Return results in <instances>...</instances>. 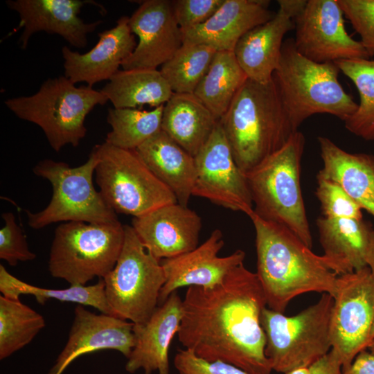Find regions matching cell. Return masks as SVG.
Here are the masks:
<instances>
[{
    "label": "cell",
    "instance_id": "1",
    "mask_svg": "<svg viewBox=\"0 0 374 374\" xmlns=\"http://www.w3.org/2000/svg\"><path fill=\"white\" fill-rule=\"evenodd\" d=\"M267 301L256 273L242 263L213 287L190 286L177 332L185 349L249 374H271L260 323Z\"/></svg>",
    "mask_w": 374,
    "mask_h": 374
},
{
    "label": "cell",
    "instance_id": "2",
    "mask_svg": "<svg viewBox=\"0 0 374 374\" xmlns=\"http://www.w3.org/2000/svg\"><path fill=\"white\" fill-rule=\"evenodd\" d=\"M250 218L256 231V274L269 309L283 313L293 299L308 292L335 297L339 276L322 256L286 228L254 213Z\"/></svg>",
    "mask_w": 374,
    "mask_h": 374
},
{
    "label": "cell",
    "instance_id": "3",
    "mask_svg": "<svg viewBox=\"0 0 374 374\" xmlns=\"http://www.w3.org/2000/svg\"><path fill=\"white\" fill-rule=\"evenodd\" d=\"M219 123L233 158L245 175L296 133L273 78L267 84L247 79Z\"/></svg>",
    "mask_w": 374,
    "mask_h": 374
},
{
    "label": "cell",
    "instance_id": "4",
    "mask_svg": "<svg viewBox=\"0 0 374 374\" xmlns=\"http://www.w3.org/2000/svg\"><path fill=\"white\" fill-rule=\"evenodd\" d=\"M305 139L299 131L280 150L245 174L254 213L283 226L312 248V237L301 188Z\"/></svg>",
    "mask_w": 374,
    "mask_h": 374
},
{
    "label": "cell",
    "instance_id": "5",
    "mask_svg": "<svg viewBox=\"0 0 374 374\" xmlns=\"http://www.w3.org/2000/svg\"><path fill=\"white\" fill-rule=\"evenodd\" d=\"M339 72L335 62L318 63L303 56L293 39L284 41L273 78L296 130L314 114H330L344 122L356 111L358 104L340 84Z\"/></svg>",
    "mask_w": 374,
    "mask_h": 374
},
{
    "label": "cell",
    "instance_id": "6",
    "mask_svg": "<svg viewBox=\"0 0 374 374\" xmlns=\"http://www.w3.org/2000/svg\"><path fill=\"white\" fill-rule=\"evenodd\" d=\"M107 101L100 90L77 87L62 75L48 78L33 95L10 98L4 104L19 118L39 126L51 148L59 152L67 145L80 144L87 132V116Z\"/></svg>",
    "mask_w": 374,
    "mask_h": 374
},
{
    "label": "cell",
    "instance_id": "7",
    "mask_svg": "<svg viewBox=\"0 0 374 374\" xmlns=\"http://www.w3.org/2000/svg\"><path fill=\"white\" fill-rule=\"evenodd\" d=\"M333 304L334 298L324 293L316 303L292 317L267 307L262 310L265 355L273 371L287 374L308 368L331 350Z\"/></svg>",
    "mask_w": 374,
    "mask_h": 374
},
{
    "label": "cell",
    "instance_id": "8",
    "mask_svg": "<svg viewBox=\"0 0 374 374\" xmlns=\"http://www.w3.org/2000/svg\"><path fill=\"white\" fill-rule=\"evenodd\" d=\"M125 229L119 221L107 224L68 222L55 230L48 270L70 285L103 278L114 267L123 248Z\"/></svg>",
    "mask_w": 374,
    "mask_h": 374
},
{
    "label": "cell",
    "instance_id": "9",
    "mask_svg": "<svg viewBox=\"0 0 374 374\" xmlns=\"http://www.w3.org/2000/svg\"><path fill=\"white\" fill-rule=\"evenodd\" d=\"M98 163L93 149L87 161L75 168L49 159L38 162L33 171L51 183L53 194L43 210L37 213L26 211L29 226L40 229L59 222L107 224L118 221L116 213L93 185Z\"/></svg>",
    "mask_w": 374,
    "mask_h": 374
},
{
    "label": "cell",
    "instance_id": "10",
    "mask_svg": "<svg viewBox=\"0 0 374 374\" xmlns=\"http://www.w3.org/2000/svg\"><path fill=\"white\" fill-rule=\"evenodd\" d=\"M93 150L98 158L95 176L99 192L116 213L139 217L177 202L136 150L123 149L106 142Z\"/></svg>",
    "mask_w": 374,
    "mask_h": 374
},
{
    "label": "cell",
    "instance_id": "11",
    "mask_svg": "<svg viewBox=\"0 0 374 374\" xmlns=\"http://www.w3.org/2000/svg\"><path fill=\"white\" fill-rule=\"evenodd\" d=\"M122 250L103 278L107 301L115 317L144 324L159 305L166 275L161 260L143 245L132 226L124 225Z\"/></svg>",
    "mask_w": 374,
    "mask_h": 374
},
{
    "label": "cell",
    "instance_id": "12",
    "mask_svg": "<svg viewBox=\"0 0 374 374\" xmlns=\"http://www.w3.org/2000/svg\"><path fill=\"white\" fill-rule=\"evenodd\" d=\"M374 278L367 266L338 276L330 320L332 348L342 371L372 343Z\"/></svg>",
    "mask_w": 374,
    "mask_h": 374
},
{
    "label": "cell",
    "instance_id": "13",
    "mask_svg": "<svg viewBox=\"0 0 374 374\" xmlns=\"http://www.w3.org/2000/svg\"><path fill=\"white\" fill-rule=\"evenodd\" d=\"M338 0H308L294 19L297 51L318 63L370 58L359 41L346 32Z\"/></svg>",
    "mask_w": 374,
    "mask_h": 374
},
{
    "label": "cell",
    "instance_id": "14",
    "mask_svg": "<svg viewBox=\"0 0 374 374\" xmlns=\"http://www.w3.org/2000/svg\"><path fill=\"white\" fill-rule=\"evenodd\" d=\"M197 176L193 196L249 217L253 204L245 175L240 170L218 122L210 138L195 157Z\"/></svg>",
    "mask_w": 374,
    "mask_h": 374
},
{
    "label": "cell",
    "instance_id": "15",
    "mask_svg": "<svg viewBox=\"0 0 374 374\" xmlns=\"http://www.w3.org/2000/svg\"><path fill=\"white\" fill-rule=\"evenodd\" d=\"M138 42L123 62L124 70L158 69L183 45V33L175 19L172 1L145 0L129 17Z\"/></svg>",
    "mask_w": 374,
    "mask_h": 374
},
{
    "label": "cell",
    "instance_id": "16",
    "mask_svg": "<svg viewBox=\"0 0 374 374\" xmlns=\"http://www.w3.org/2000/svg\"><path fill=\"white\" fill-rule=\"evenodd\" d=\"M224 244L222 233L217 229L193 250L161 260L166 282L160 292L159 305L181 287H213L221 283L235 267L244 262L245 253L240 249L226 256H218Z\"/></svg>",
    "mask_w": 374,
    "mask_h": 374
},
{
    "label": "cell",
    "instance_id": "17",
    "mask_svg": "<svg viewBox=\"0 0 374 374\" xmlns=\"http://www.w3.org/2000/svg\"><path fill=\"white\" fill-rule=\"evenodd\" d=\"M8 8L16 12L19 24L15 30L23 28L19 42L26 48L31 36L44 31L57 34L71 46L79 48L87 46V36L103 23L98 20L85 23L78 17L84 5L98 4L82 0H8Z\"/></svg>",
    "mask_w": 374,
    "mask_h": 374
},
{
    "label": "cell",
    "instance_id": "18",
    "mask_svg": "<svg viewBox=\"0 0 374 374\" xmlns=\"http://www.w3.org/2000/svg\"><path fill=\"white\" fill-rule=\"evenodd\" d=\"M134 323L77 305L67 341L47 374H62L78 357L100 350H114L127 358L134 346Z\"/></svg>",
    "mask_w": 374,
    "mask_h": 374
},
{
    "label": "cell",
    "instance_id": "19",
    "mask_svg": "<svg viewBox=\"0 0 374 374\" xmlns=\"http://www.w3.org/2000/svg\"><path fill=\"white\" fill-rule=\"evenodd\" d=\"M131 226L145 249L161 260L198 247L202 225L195 211L177 202L133 217Z\"/></svg>",
    "mask_w": 374,
    "mask_h": 374
},
{
    "label": "cell",
    "instance_id": "20",
    "mask_svg": "<svg viewBox=\"0 0 374 374\" xmlns=\"http://www.w3.org/2000/svg\"><path fill=\"white\" fill-rule=\"evenodd\" d=\"M98 41L89 51L80 53L69 46L62 48L64 76L73 83L92 87L109 79L120 69L136 46L129 17H120L114 27L98 33Z\"/></svg>",
    "mask_w": 374,
    "mask_h": 374
},
{
    "label": "cell",
    "instance_id": "21",
    "mask_svg": "<svg viewBox=\"0 0 374 374\" xmlns=\"http://www.w3.org/2000/svg\"><path fill=\"white\" fill-rule=\"evenodd\" d=\"M182 314V299L176 291L158 305L144 324H134L135 341L127 358V372L134 373L142 369L144 374L155 371L170 374L169 349L178 332Z\"/></svg>",
    "mask_w": 374,
    "mask_h": 374
},
{
    "label": "cell",
    "instance_id": "22",
    "mask_svg": "<svg viewBox=\"0 0 374 374\" xmlns=\"http://www.w3.org/2000/svg\"><path fill=\"white\" fill-rule=\"evenodd\" d=\"M269 4V1L265 0H224L205 23L182 32L183 44L233 51L244 35L274 17Z\"/></svg>",
    "mask_w": 374,
    "mask_h": 374
},
{
    "label": "cell",
    "instance_id": "23",
    "mask_svg": "<svg viewBox=\"0 0 374 374\" xmlns=\"http://www.w3.org/2000/svg\"><path fill=\"white\" fill-rule=\"evenodd\" d=\"M294 28L293 17L279 7L273 18L240 38L233 53L248 79L261 84L272 80L279 65L283 37Z\"/></svg>",
    "mask_w": 374,
    "mask_h": 374
},
{
    "label": "cell",
    "instance_id": "24",
    "mask_svg": "<svg viewBox=\"0 0 374 374\" xmlns=\"http://www.w3.org/2000/svg\"><path fill=\"white\" fill-rule=\"evenodd\" d=\"M322 256L338 276L367 267L371 226L362 220L321 216L317 220Z\"/></svg>",
    "mask_w": 374,
    "mask_h": 374
},
{
    "label": "cell",
    "instance_id": "25",
    "mask_svg": "<svg viewBox=\"0 0 374 374\" xmlns=\"http://www.w3.org/2000/svg\"><path fill=\"white\" fill-rule=\"evenodd\" d=\"M136 151L152 173L174 194L177 202L188 206L197 176L195 157L162 130Z\"/></svg>",
    "mask_w": 374,
    "mask_h": 374
},
{
    "label": "cell",
    "instance_id": "26",
    "mask_svg": "<svg viewBox=\"0 0 374 374\" xmlns=\"http://www.w3.org/2000/svg\"><path fill=\"white\" fill-rule=\"evenodd\" d=\"M318 141L323 163L318 174L339 183L374 217V154L346 152L325 136Z\"/></svg>",
    "mask_w": 374,
    "mask_h": 374
},
{
    "label": "cell",
    "instance_id": "27",
    "mask_svg": "<svg viewBox=\"0 0 374 374\" xmlns=\"http://www.w3.org/2000/svg\"><path fill=\"white\" fill-rule=\"evenodd\" d=\"M218 122L194 93H174L163 105L161 130L195 157Z\"/></svg>",
    "mask_w": 374,
    "mask_h": 374
},
{
    "label": "cell",
    "instance_id": "28",
    "mask_svg": "<svg viewBox=\"0 0 374 374\" xmlns=\"http://www.w3.org/2000/svg\"><path fill=\"white\" fill-rule=\"evenodd\" d=\"M114 108L165 105L174 93L159 69L119 70L100 89Z\"/></svg>",
    "mask_w": 374,
    "mask_h": 374
},
{
    "label": "cell",
    "instance_id": "29",
    "mask_svg": "<svg viewBox=\"0 0 374 374\" xmlns=\"http://www.w3.org/2000/svg\"><path fill=\"white\" fill-rule=\"evenodd\" d=\"M247 79L233 51H217L194 94L220 121Z\"/></svg>",
    "mask_w": 374,
    "mask_h": 374
},
{
    "label": "cell",
    "instance_id": "30",
    "mask_svg": "<svg viewBox=\"0 0 374 374\" xmlns=\"http://www.w3.org/2000/svg\"><path fill=\"white\" fill-rule=\"evenodd\" d=\"M0 292L1 295L15 299H19L22 294L32 295L40 305H44L50 299H55L62 302L91 306L100 313L114 316L106 299L103 278L94 285H70L65 289H48L35 286L17 278L1 265Z\"/></svg>",
    "mask_w": 374,
    "mask_h": 374
},
{
    "label": "cell",
    "instance_id": "31",
    "mask_svg": "<svg viewBox=\"0 0 374 374\" xmlns=\"http://www.w3.org/2000/svg\"><path fill=\"white\" fill-rule=\"evenodd\" d=\"M163 105L149 111L138 108H109L107 121L112 130L107 133L105 142L123 149L136 150L161 130Z\"/></svg>",
    "mask_w": 374,
    "mask_h": 374
},
{
    "label": "cell",
    "instance_id": "32",
    "mask_svg": "<svg viewBox=\"0 0 374 374\" xmlns=\"http://www.w3.org/2000/svg\"><path fill=\"white\" fill-rule=\"evenodd\" d=\"M45 327L42 315L20 299L0 296V359L30 344Z\"/></svg>",
    "mask_w": 374,
    "mask_h": 374
},
{
    "label": "cell",
    "instance_id": "33",
    "mask_svg": "<svg viewBox=\"0 0 374 374\" xmlns=\"http://www.w3.org/2000/svg\"><path fill=\"white\" fill-rule=\"evenodd\" d=\"M335 63L353 81L359 95L357 109L344 121L345 127L365 140H374V60L357 58Z\"/></svg>",
    "mask_w": 374,
    "mask_h": 374
},
{
    "label": "cell",
    "instance_id": "34",
    "mask_svg": "<svg viewBox=\"0 0 374 374\" xmlns=\"http://www.w3.org/2000/svg\"><path fill=\"white\" fill-rule=\"evenodd\" d=\"M216 51L204 44H186L159 69L173 93H194Z\"/></svg>",
    "mask_w": 374,
    "mask_h": 374
},
{
    "label": "cell",
    "instance_id": "35",
    "mask_svg": "<svg viewBox=\"0 0 374 374\" xmlns=\"http://www.w3.org/2000/svg\"><path fill=\"white\" fill-rule=\"evenodd\" d=\"M316 196L323 216L362 220V208L337 182L317 174Z\"/></svg>",
    "mask_w": 374,
    "mask_h": 374
},
{
    "label": "cell",
    "instance_id": "36",
    "mask_svg": "<svg viewBox=\"0 0 374 374\" xmlns=\"http://www.w3.org/2000/svg\"><path fill=\"white\" fill-rule=\"evenodd\" d=\"M1 216L4 226L0 229V258L10 266L17 265L18 262L34 260L36 254L29 249L26 236L14 214L6 212Z\"/></svg>",
    "mask_w": 374,
    "mask_h": 374
},
{
    "label": "cell",
    "instance_id": "37",
    "mask_svg": "<svg viewBox=\"0 0 374 374\" xmlns=\"http://www.w3.org/2000/svg\"><path fill=\"white\" fill-rule=\"evenodd\" d=\"M344 15L360 35L369 57H374V0H338Z\"/></svg>",
    "mask_w": 374,
    "mask_h": 374
},
{
    "label": "cell",
    "instance_id": "38",
    "mask_svg": "<svg viewBox=\"0 0 374 374\" xmlns=\"http://www.w3.org/2000/svg\"><path fill=\"white\" fill-rule=\"evenodd\" d=\"M224 1H172L174 15L181 31H186L205 23L220 8Z\"/></svg>",
    "mask_w": 374,
    "mask_h": 374
},
{
    "label": "cell",
    "instance_id": "39",
    "mask_svg": "<svg viewBox=\"0 0 374 374\" xmlns=\"http://www.w3.org/2000/svg\"><path fill=\"white\" fill-rule=\"evenodd\" d=\"M178 374H249L231 364L209 362L187 349H178L173 359Z\"/></svg>",
    "mask_w": 374,
    "mask_h": 374
},
{
    "label": "cell",
    "instance_id": "40",
    "mask_svg": "<svg viewBox=\"0 0 374 374\" xmlns=\"http://www.w3.org/2000/svg\"><path fill=\"white\" fill-rule=\"evenodd\" d=\"M308 374H342V366L332 350L308 368Z\"/></svg>",
    "mask_w": 374,
    "mask_h": 374
},
{
    "label": "cell",
    "instance_id": "41",
    "mask_svg": "<svg viewBox=\"0 0 374 374\" xmlns=\"http://www.w3.org/2000/svg\"><path fill=\"white\" fill-rule=\"evenodd\" d=\"M342 374H374V356L366 350L361 351Z\"/></svg>",
    "mask_w": 374,
    "mask_h": 374
},
{
    "label": "cell",
    "instance_id": "42",
    "mask_svg": "<svg viewBox=\"0 0 374 374\" xmlns=\"http://www.w3.org/2000/svg\"><path fill=\"white\" fill-rule=\"evenodd\" d=\"M279 7L286 10L294 19L302 12L307 1L303 0H278Z\"/></svg>",
    "mask_w": 374,
    "mask_h": 374
},
{
    "label": "cell",
    "instance_id": "43",
    "mask_svg": "<svg viewBox=\"0 0 374 374\" xmlns=\"http://www.w3.org/2000/svg\"><path fill=\"white\" fill-rule=\"evenodd\" d=\"M367 266L369 267L374 278V230L371 233L369 244L366 257Z\"/></svg>",
    "mask_w": 374,
    "mask_h": 374
},
{
    "label": "cell",
    "instance_id": "44",
    "mask_svg": "<svg viewBox=\"0 0 374 374\" xmlns=\"http://www.w3.org/2000/svg\"><path fill=\"white\" fill-rule=\"evenodd\" d=\"M287 374H308V368H301L293 371Z\"/></svg>",
    "mask_w": 374,
    "mask_h": 374
},
{
    "label": "cell",
    "instance_id": "45",
    "mask_svg": "<svg viewBox=\"0 0 374 374\" xmlns=\"http://www.w3.org/2000/svg\"><path fill=\"white\" fill-rule=\"evenodd\" d=\"M371 353L374 356V341L369 345L368 348Z\"/></svg>",
    "mask_w": 374,
    "mask_h": 374
},
{
    "label": "cell",
    "instance_id": "46",
    "mask_svg": "<svg viewBox=\"0 0 374 374\" xmlns=\"http://www.w3.org/2000/svg\"><path fill=\"white\" fill-rule=\"evenodd\" d=\"M371 339L373 341H374V325H373L372 330H371Z\"/></svg>",
    "mask_w": 374,
    "mask_h": 374
}]
</instances>
